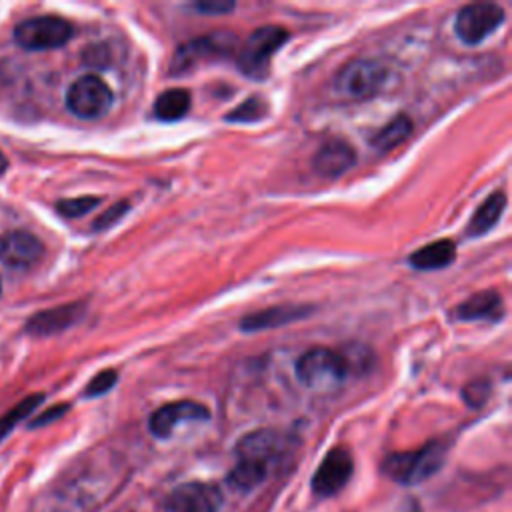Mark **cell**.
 <instances>
[{"label": "cell", "mask_w": 512, "mask_h": 512, "mask_svg": "<svg viewBox=\"0 0 512 512\" xmlns=\"http://www.w3.org/2000/svg\"><path fill=\"white\" fill-rule=\"evenodd\" d=\"M446 460L442 442H428L418 450L394 452L382 462V472L398 484L412 486L434 476Z\"/></svg>", "instance_id": "obj_1"}, {"label": "cell", "mask_w": 512, "mask_h": 512, "mask_svg": "<svg viewBox=\"0 0 512 512\" xmlns=\"http://www.w3.org/2000/svg\"><path fill=\"white\" fill-rule=\"evenodd\" d=\"M348 372L350 368L344 354L326 346H314L296 360L298 380L314 390L336 388L342 384Z\"/></svg>", "instance_id": "obj_2"}, {"label": "cell", "mask_w": 512, "mask_h": 512, "mask_svg": "<svg viewBox=\"0 0 512 512\" xmlns=\"http://www.w3.org/2000/svg\"><path fill=\"white\" fill-rule=\"evenodd\" d=\"M388 82V68L378 60H352L334 76V90L350 100H370Z\"/></svg>", "instance_id": "obj_3"}, {"label": "cell", "mask_w": 512, "mask_h": 512, "mask_svg": "<svg viewBox=\"0 0 512 512\" xmlns=\"http://www.w3.org/2000/svg\"><path fill=\"white\" fill-rule=\"evenodd\" d=\"M288 30L282 26H260L256 28L238 52V68L256 80H262L270 72V58L288 40Z\"/></svg>", "instance_id": "obj_4"}, {"label": "cell", "mask_w": 512, "mask_h": 512, "mask_svg": "<svg viewBox=\"0 0 512 512\" xmlns=\"http://www.w3.org/2000/svg\"><path fill=\"white\" fill-rule=\"evenodd\" d=\"M72 38V26L60 16H34L14 28V40L24 50H52Z\"/></svg>", "instance_id": "obj_5"}, {"label": "cell", "mask_w": 512, "mask_h": 512, "mask_svg": "<svg viewBox=\"0 0 512 512\" xmlns=\"http://www.w3.org/2000/svg\"><path fill=\"white\" fill-rule=\"evenodd\" d=\"M114 102L110 86L98 76H80L74 80L66 92L68 110L84 120H94L104 116Z\"/></svg>", "instance_id": "obj_6"}, {"label": "cell", "mask_w": 512, "mask_h": 512, "mask_svg": "<svg viewBox=\"0 0 512 512\" xmlns=\"http://www.w3.org/2000/svg\"><path fill=\"white\" fill-rule=\"evenodd\" d=\"M236 38L230 32H214L210 36L194 38L174 52L170 72L172 74H186L192 68H196L200 62L218 60L224 56H230L234 52Z\"/></svg>", "instance_id": "obj_7"}, {"label": "cell", "mask_w": 512, "mask_h": 512, "mask_svg": "<svg viewBox=\"0 0 512 512\" xmlns=\"http://www.w3.org/2000/svg\"><path fill=\"white\" fill-rule=\"evenodd\" d=\"M504 22V10L492 2H476L466 4L458 10L454 18V32L456 36L468 44H480L486 40L496 28Z\"/></svg>", "instance_id": "obj_8"}, {"label": "cell", "mask_w": 512, "mask_h": 512, "mask_svg": "<svg viewBox=\"0 0 512 512\" xmlns=\"http://www.w3.org/2000/svg\"><path fill=\"white\" fill-rule=\"evenodd\" d=\"M220 506V490L206 482L180 484L166 498L168 512H220Z\"/></svg>", "instance_id": "obj_9"}, {"label": "cell", "mask_w": 512, "mask_h": 512, "mask_svg": "<svg viewBox=\"0 0 512 512\" xmlns=\"http://www.w3.org/2000/svg\"><path fill=\"white\" fill-rule=\"evenodd\" d=\"M352 456L346 448H332L312 476V490L318 496H334L340 492L352 476Z\"/></svg>", "instance_id": "obj_10"}, {"label": "cell", "mask_w": 512, "mask_h": 512, "mask_svg": "<svg viewBox=\"0 0 512 512\" xmlns=\"http://www.w3.org/2000/svg\"><path fill=\"white\" fill-rule=\"evenodd\" d=\"M210 418V410L196 400H178L160 406L152 412L148 428L156 438H168L182 422H204Z\"/></svg>", "instance_id": "obj_11"}, {"label": "cell", "mask_w": 512, "mask_h": 512, "mask_svg": "<svg viewBox=\"0 0 512 512\" xmlns=\"http://www.w3.org/2000/svg\"><path fill=\"white\" fill-rule=\"evenodd\" d=\"M44 246L28 230H8L0 236V262L10 268H30L40 260Z\"/></svg>", "instance_id": "obj_12"}, {"label": "cell", "mask_w": 512, "mask_h": 512, "mask_svg": "<svg viewBox=\"0 0 512 512\" xmlns=\"http://www.w3.org/2000/svg\"><path fill=\"white\" fill-rule=\"evenodd\" d=\"M288 444L290 440L286 434L264 428L242 436L236 444V454L238 458H252L270 466L272 460H276L288 450Z\"/></svg>", "instance_id": "obj_13"}, {"label": "cell", "mask_w": 512, "mask_h": 512, "mask_svg": "<svg viewBox=\"0 0 512 512\" xmlns=\"http://www.w3.org/2000/svg\"><path fill=\"white\" fill-rule=\"evenodd\" d=\"M84 312H86L84 302H70V304H62V306H56V308L36 312L28 320L26 332L34 334V336L58 334V332L74 326L76 322H80Z\"/></svg>", "instance_id": "obj_14"}, {"label": "cell", "mask_w": 512, "mask_h": 512, "mask_svg": "<svg viewBox=\"0 0 512 512\" xmlns=\"http://www.w3.org/2000/svg\"><path fill=\"white\" fill-rule=\"evenodd\" d=\"M356 152L344 140L324 142L312 156V170L322 178H338L352 168Z\"/></svg>", "instance_id": "obj_15"}, {"label": "cell", "mask_w": 512, "mask_h": 512, "mask_svg": "<svg viewBox=\"0 0 512 512\" xmlns=\"http://www.w3.org/2000/svg\"><path fill=\"white\" fill-rule=\"evenodd\" d=\"M452 314L460 322H474V320L498 322L504 316V304L496 290H484L460 302Z\"/></svg>", "instance_id": "obj_16"}, {"label": "cell", "mask_w": 512, "mask_h": 512, "mask_svg": "<svg viewBox=\"0 0 512 512\" xmlns=\"http://www.w3.org/2000/svg\"><path fill=\"white\" fill-rule=\"evenodd\" d=\"M312 308L306 306H296V304H280L272 308H264L258 312H252L242 318L240 328L244 332H258V330H268V328H278L290 322H296L304 316H308Z\"/></svg>", "instance_id": "obj_17"}, {"label": "cell", "mask_w": 512, "mask_h": 512, "mask_svg": "<svg viewBox=\"0 0 512 512\" xmlns=\"http://www.w3.org/2000/svg\"><path fill=\"white\" fill-rule=\"evenodd\" d=\"M454 258H456V244L448 238H440L412 252L408 262L416 270H440L452 264Z\"/></svg>", "instance_id": "obj_18"}, {"label": "cell", "mask_w": 512, "mask_h": 512, "mask_svg": "<svg viewBox=\"0 0 512 512\" xmlns=\"http://www.w3.org/2000/svg\"><path fill=\"white\" fill-rule=\"evenodd\" d=\"M504 208H506V194H504L502 190L492 192V194L478 206V210L474 212V216L470 218L466 236L476 238V236H482V234L490 232V230L498 224V220H500Z\"/></svg>", "instance_id": "obj_19"}, {"label": "cell", "mask_w": 512, "mask_h": 512, "mask_svg": "<svg viewBox=\"0 0 512 512\" xmlns=\"http://www.w3.org/2000/svg\"><path fill=\"white\" fill-rule=\"evenodd\" d=\"M192 96L186 88H168L154 100V116L164 122H174L186 116Z\"/></svg>", "instance_id": "obj_20"}, {"label": "cell", "mask_w": 512, "mask_h": 512, "mask_svg": "<svg viewBox=\"0 0 512 512\" xmlns=\"http://www.w3.org/2000/svg\"><path fill=\"white\" fill-rule=\"evenodd\" d=\"M268 468H270L268 464L252 460V458H238V462L230 470L226 482L234 490H252L266 480Z\"/></svg>", "instance_id": "obj_21"}, {"label": "cell", "mask_w": 512, "mask_h": 512, "mask_svg": "<svg viewBox=\"0 0 512 512\" xmlns=\"http://www.w3.org/2000/svg\"><path fill=\"white\" fill-rule=\"evenodd\" d=\"M412 128V120L406 114H398L372 136V146L380 152H390L412 134Z\"/></svg>", "instance_id": "obj_22"}, {"label": "cell", "mask_w": 512, "mask_h": 512, "mask_svg": "<svg viewBox=\"0 0 512 512\" xmlns=\"http://www.w3.org/2000/svg\"><path fill=\"white\" fill-rule=\"evenodd\" d=\"M268 102L260 96H250L226 114L228 122H258L268 116Z\"/></svg>", "instance_id": "obj_23"}, {"label": "cell", "mask_w": 512, "mask_h": 512, "mask_svg": "<svg viewBox=\"0 0 512 512\" xmlns=\"http://www.w3.org/2000/svg\"><path fill=\"white\" fill-rule=\"evenodd\" d=\"M44 400V394H32V396H26L24 400H20L12 410H8L4 416H0V440L6 438L12 428L24 420L28 414L34 412V408Z\"/></svg>", "instance_id": "obj_24"}, {"label": "cell", "mask_w": 512, "mask_h": 512, "mask_svg": "<svg viewBox=\"0 0 512 512\" xmlns=\"http://www.w3.org/2000/svg\"><path fill=\"white\" fill-rule=\"evenodd\" d=\"M98 204H100L98 196H76V198L58 200L56 210H58V214H62L66 218H78V216L88 214Z\"/></svg>", "instance_id": "obj_25"}, {"label": "cell", "mask_w": 512, "mask_h": 512, "mask_svg": "<svg viewBox=\"0 0 512 512\" xmlns=\"http://www.w3.org/2000/svg\"><path fill=\"white\" fill-rule=\"evenodd\" d=\"M490 396V382L488 380H474L462 388V398L468 406L480 408Z\"/></svg>", "instance_id": "obj_26"}, {"label": "cell", "mask_w": 512, "mask_h": 512, "mask_svg": "<svg viewBox=\"0 0 512 512\" xmlns=\"http://www.w3.org/2000/svg\"><path fill=\"white\" fill-rule=\"evenodd\" d=\"M116 380H118V372H116V370H112V368L102 370V372H98V374L88 382L84 394L90 396V398L102 396V394H106V392L116 384Z\"/></svg>", "instance_id": "obj_27"}, {"label": "cell", "mask_w": 512, "mask_h": 512, "mask_svg": "<svg viewBox=\"0 0 512 512\" xmlns=\"http://www.w3.org/2000/svg\"><path fill=\"white\" fill-rule=\"evenodd\" d=\"M128 210H130V202H126V200H120V202L112 204L108 210H104V212L94 220V230H104V228L114 226Z\"/></svg>", "instance_id": "obj_28"}, {"label": "cell", "mask_w": 512, "mask_h": 512, "mask_svg": "<svg viewBox=\"0 0 512 512\" xmlns=\"http://www.w3.org/2000/svg\"><path fill=\"white\" fill-rule=\"evenodd\" d=\"M196 10L206 12V14H224L234 10V2H224V0H204V2H196L194 4Z\"/></svg>", "instance_id": "obj_29"}, {"label": "cell", "mask_w": 512, "mask_h": 512, "mask_svg": "<svg viewBox=\"0 0 512 512\" xmlns=\"http://www.w3.org/2000/svg\"><path fill=\"white\" fill-rule=\"evenodd\" d=\"M68 410V404H58V406H52L50 410H46L44 414H40L34 422H32V426H44V424H48V422H52V420H56V418H60L64 412Z\"/></svg>", "instance_id": "obj_30"}, {"label": "cell", "mask_w": 512, "mask_h": 512, "mask_svg": "<svg viewBox=\"0 0 512 512\" xmlns=\"http://www.w3.org/2000/svg\"><path fill=\"white\" fill-rule=\"evenodd\" d=\"M402 512H422V510H420L418 502H410V504H408V506H406Z\"/></svg>", "instance_id": "obj_31"}, {"label": "cell", "mask_w": 512, "mask_h": 512, "mask_svg": "<svg viewBox=\"0 0 512 512\" xmlns=\"http://www.w3.org/2000/svg\"><path fill=\"white\" fill-rule=\"evenodd\" d=\"M6 168H8V160H6V156L0 152V174H2Z\"/></svg>", "instance_id": "obj_32"}, {"label": "cell", "mask_w": 512, "mask_h": 512, "mask_svg": "<svg viewBox=\"0 0 512 512\" xmlns=\"http://www.w3.org/2000/svg\"><path fill=\"white\" fill-rule=\"evenodd\" d=\"M0 290H2V282H0Z\"/></svg>", "instance_id": "obj_33"}]
</instances>
